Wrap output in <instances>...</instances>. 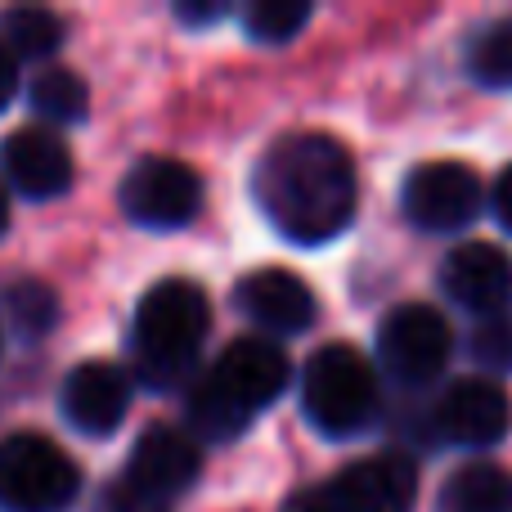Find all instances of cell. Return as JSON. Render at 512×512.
Returning a JSON list of instances; mask_svg holds the SVG:
<instances>
[{"label":"cell","mask_w":512,"mask_h":512,"mask_svg":"<svg viewBox=\"0 0 512 512\" xmlns=\"http://www.w3.org/2000/svg\"><path fill=\"white\" fill-rule=\"evenodd\" d=\"M252 194L283 239L319 248L351 225L360 185L342 140L301 131L270 144V153L256 162Z\"/></svg>","instance_id":"obj_1"},{"label":"cell","mask_w":512,"mask_h":512,"mask_svg":"<svg viewBox=\"0 0 512 512\" xmlns=\"http://www.w3.org/2000/svg\"><path fill=\"white\" fill-rule=\"evenodd\" d=\"M292 369L288 355L265 337H239L212 360V369L198 373L185 391V414L194 427V441H234L248 432L261 409L283 396Z\"/></svg>","instance_id":"obj_2"},{"label":"cell","mask_w":512,"mask_h":512,"mask_svg":"<svg viewBox=\"0 0 512 512\" xmlns=\"http://www.w3.org/2000/svg\"><path fill=\"white\" fill-rule=\"evenodd\" d=\"M212 328V301L194 279H162L135 306L131 355L135 378L149 391H176L194 382L198 351Z\"/></svg>","instance_id":"obj_3"},{"label":"cell","mask_w":512,"mask_h":512,"mask_svg":"<svg viewBox=\"0 0 512 512\" xmlns=\"http://www.w3.org/2000/svg\"><path fill=\"white\" fill-rule=\"evenodd\" d=\"M382 405L378 373L351 342H328L301 369V409L324 436H355Z\"/></svg>","instance_id":"obj_4"},{"label":"cell","mask_w":512,"mask_h":512,"mask_svg":"<svg viewBox=\"0 0 512 512\" xmlns=\"http://www.w3.org/2000/svg\"><path fill=\"white\" fill-rule=\"evenodd\" d=\"M81 495V468L63 445L41 432L0 441V508L5 512H68Z\"/></svg>","instance_id":"obj_5"},{"label":"cell","mask_w":512,"mask_h":512,"mask_svg":"<svg viewBox=\"0 0 512 512\" xmlns=\"http://www.w3.org/2000/svg\"><path fill=\"white\" fill-rule=\"evenodd\" d=\"M454 351V333L445 324V315L436 306L409 301L396 306L378 328V360L391 378H400L405 387H423L436 382L450 364Z\"/></svg>","instance_id":"obj_6"},{"label":"cell","mask_w":512,"mask_h":512,"mask_svg":"<svg viewBox=\"0 0 512 512\" xmlns=\"http://www.w3.org/2000/svg\"><path fill=\"white\" fill-rule=\"evenodd\" d=\"M117 198L122 212L144 230H180L203 207V180L180 158H144L126 171Z\"/></svg>","instance_id":"obj_7"},{"label":"cell","mask_w":512,"mask_h":512,"mask_svg":"<svg viewBox=\"0 0 512 512\" xmlns=\"http://www.w3.org/2000/svg\"><path fill=\"white\" fill-rule=\"evenodd\" d=\"M481 176L468 162H423L405 176L400 207L427 234H450L477 221L481 212Z\"/></svg>","instance_id":"obj_8"},{"label":"cell","mask_w":512,"mask_h":512,"mask_svg":"<svg viewBox=\"0 0 512 512\" xmlns=\"http://www.w3.org/2000/svg\"><path fill=\"white\" fill-rule=\"evenodd\" d=\"M432 427L436 436H445L450 445H468V450H481V445H495L508 436L512 427V405L504 396V387L490 378H459L436 396L432 409Z\"/></svg>","instance_id":"obj_9"},{"label":"cell","mask_w":512,"mask_h":512,"mask_svg":"<svg viewBox=\"0 0 512 512\" xmlns=\"http://www.w3.org/2000/svg\"><path fill=\"white\" fill-rule=\"evenodd\" d=\"M0 185L18 189L23 198L50 203L72 189V153L50 126H23L0 144Z\"/></svg>","instance_id":"obj_10"},{"label":"cell","mask_w":512,"mask_h":512,"mask_svg":"<svg viewBox=\"0 0 512 512\" xmlns=\"http://www.w3.org/2000/svg\"><path fill=\"white\" fill-rule=\"evenodd\" d=\"M337 512H409L418 499L414 459L382 450L373 459H355L328 481Z\"/></svg>","instance_id":"obj_11"},{"label":"cell","mask_w":512,"mask_h":512,"mask_svg":"<svg viewBox=\"0 0 512 512\" xmlns=\"http://www.w3.org/2000/svg\"><path fill=\"white\" fill-rule=\"evenodd\" d=\"M234 306H239V315L248 324L279 337L306 333L319 315V301L310 292V283L292 270H279V265H265V270H252L248 279H239Z\"/></svg>","instance_id":"obj_12"},{"label":"cell","mask_w":512,"mask_h":512,"mask_svg":"<svg viewBox=\"0 0 512 512\" xmlns=\"http://www.w3.org/2000/svg\"><path fill=\"white\" fill-rule=\"evenodd\" d=\"M59 409L81 436H113L131 414V378L108 360H86L63 378Z\"/></svg>","instance_id":"obj_13"},{"label":"cell","mask_w":512,"mask_h":512,"mask_svg":"<svg viewBox=\"0 0 512 512\" xmlns=\"http://www.w3.org/2000/svg\"><path fill=\"white\" fill-rule=\"evenodd\" d=\"M441 288L459 301L463 310L490 319L508 315L512 306V256L495 243H463L445 256Z\"/></svg>","instance_id":"obj_14"},{"label":"cell","mask_w":512,"mask_h":512,"mask_svg":"<svg viewBox=\"0 0 512 512\" xmlns=\"http://www.w3.org/2000/svg\"><path fill=\"white\" fill-rule=\"evenodd\" d=\"M198 472H203V450H198L194 436L180 432V427L153 423L149 432H140L122 477H131L140 490H149V495L171 504L176 495H185L194 486Z\"/></svg>","instance_id":"obj_15"},{"label":"cell","mask_w":512,"mask_h":512,"mask_svg":"<svg viewBox=\"0 0 512 512\" xmlns=\"http://www.w3.org/2000/svg\"><path fill=\"white\" fill-rule=\"evenodd\" d=\"M441 512H512V477L486 459L463 463L445 477Z\"/></svg>","instance_id":"obj_16"},{"label":"cell","mask_w":512,"mask_h":512,"mask_svg":"<svg viewBox=\"0 0 512 512\" xmlns=\"http://www.w3.org/2000/svg\"><path fill=\"white\" fill-rule=\"evenodd\" d=\"M0 45L18 59H50L54 50L63 45V23L59 14L36 5H18L0 14Z\"/></svg>","instance_id":"obj_17"},{"label":"cell","mask_w":512,"mask_h":512,"mask_svg":"<svg viewBox=\"0 0 512 512\" xmlns=\"http://www.w3.org/2000/svg\"><path fill=\"white\" fill-rule=\"evenodd\" d=\"M32 108H36V117H41L45 126H77L81 117H86V108H90V90H86V81L77 77V72H68V68H45L41 77L32 81Z\"/></svg>","instance_id":"obj_18"},{"label":"cell","mask_w":512,"mask_h":512,"mask_svg":"<svg viewBox=\"0 0 512 512\" xmlns=\"http://www.w3.org/2000/svg\"><path fill=\"white\" fill-rule=\"evenodd\" d=\"M468 72L486 90H512V14L486 23L468 45Z\"/></svg>","instance_id":"obj_19"},{"label":"cell","mask_w":512,"mask_h":512,"mask_svg":"<svg viewBox=\"0 0 512 512\" xmlns=\"http://www.w3.org/2000/svg\"><path fill=\"white\" fill-rule=\"evenodd\" d=\"M310 23L306 0H252L243 9V32L261 45H283Z\"/></svg>","instance_id":"obj_20"},{"label":"cell","mask_w":512,"mask_h":512,"mask_svg":"<svg viewBox=\"0 0 512 512\" xmlns=\"http://www.w3.org/2000/svg\"><path fill=\"white\" fill-rule=\"evenodd\" d=\"M5 310L18 333H45L54 324V315H59V301H54V292L45 283H14L5 297Z\"/></svg>","instance_id":"obj_21"},{"label":"cell","mask_w":512,"mask_h":512,"mask_svg":"<svg viewBox=\"0 0 512 512\" xmlns=\"http://www.w3.org/2000/svg\"><path fill=\"white\" fill-rule=\"evenodd\" d=\"M472 360H481L486 369L508 373L512 369V315H490L472 333Z\"/></svg>","instance_id":"obj_22"},{"label":"cell","mask_w":512,"mask_h":512,"mask_svg":"<svg viewBox=\"0 0 512 512\" xmlns=\"http://www.w3.org/2000/svg\"><path fill=\"white\" fill-rule=\"evenodd\" d=\"M95 512H171V504L158 495H149V490H140L131 477H117L104 486Z\"/></svg>","instance_id":"obj_23"},{"label":"cell","mask_w":512,"mask_h":512,"mask_svg":"<svg viewBox=\"0 0 512 512\" xmlns=\"http://www.w3.org/2000/svg\"><path fill=\"white\" fill-rule=\"evenodd\" d=\"M283 512H337L333 504V490H328V481H319V486H301L297 495H288V504Z\"/></svg>","instance_id":"obj_24"},{"label":"cell","mask_w":512,"mask_h":512,"mask_svg":"<svg viewBox=\"0 0 512 512\" xmlns=\"http://www.w3.org/2000/svg\"><path fill=\"white\" fill-rule=\"evenodd\" d=\"M490 203H495L499 225L512 234V167H504V176L495 180V194H490Z\"/></svg>","instance_id":"obj_25"},{"label":"cell","mask_w":512,"mask_h":512,"mask_svg":"<svg viewBox=\"0 0 512 512\" xmlns=\"http://www.w3.org/2000/svg\"><path fill=\"white\" fill-rule=\"evenodd\" d=\"M14 95H18V63H14V54L0 45V113L9 108Z\"/></svg>","instance_id":"obj_26"},{"label":"cell","mask_w":512,"mask_h":512,"mask_svg":"<svg viewBox=\"0 0 512 512\" xmlns=\"http://www.w3.org/2000/svg\"><path fill=\"white\" fill-rule=\"evenodd\" d=\"M180 23H216L225 18V5H176Z\"/></svg>","instance_id":"obj_27"},{"label":"cell","mask_w":512,"mask_h":512,"mask_svg":"<svg viewBox=\"0 0 512 512\" xmlns=\"http://www.w3.org/2000/svg\"><path fill=\"white\" fill-rule=\"evenodd\" d=\"M5 230H9V194L0 185V239H5Z\"/></svg>","instance_id":"obj_28"}]
</instances>
